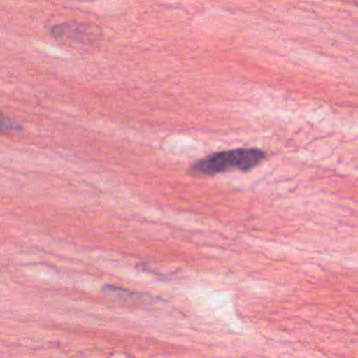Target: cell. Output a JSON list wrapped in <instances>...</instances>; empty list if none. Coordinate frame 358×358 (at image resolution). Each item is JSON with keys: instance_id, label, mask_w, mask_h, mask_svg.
<instances>
[{"instance_id": "6da1fadb", "label": "cell", "mask_w": 358, "mask_h": 358, "mask_svg": "<svg viewBox=\"0 0 358 358\" xmlns=\"http://www.w3.org/2000/svg\"><path fill=\"white\" fill-rule=\"evenodd\" d=\"M267 158L266 151L255 147L232 148L210 154L192 164L189 172L197 176H214L231 171H250Z\"/></svg>"}, {"instance_id": "3957f363", "label": "cell", "mask_w": 358, "mask_h": 358, "mask_svg": "<svg viewBox=\"0 0 358 358\" xmlns=\"http://www.w3.org/2000/svg\"><path fill=\"white\" fill-rule=\"evenodd\" d=\"M21 130V124L13 116L0 112V133H17Z\"/></svg>"}, {"instance_id": "7a4b0ae2", "label": "cell", "mask_w": 358, "mask_h": 358, "mask_svg": "<svg viewBox=\"0 0 358 358\" xmlns=\"http://www.w3.org/2000/svg\"><path fill=\"white\" fill-rule=\"evenodd\" d=\"M50 35L66 43H95L101 38V31L91 24L62 22L49 28Z\"/></svg>"}]
</instances>
